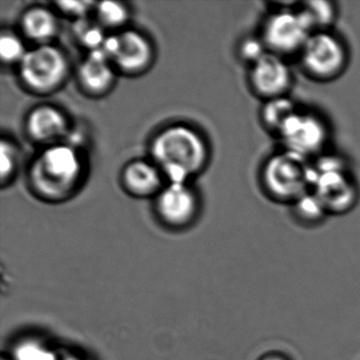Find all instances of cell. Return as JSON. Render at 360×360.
<instances>
[{
    "instance_id": "cell-7",
    "label": "cell",
    "mask_w": 360,
    "mask_h": 360,
    "mask_svg": "<svg viewBox=\"0 0 360 360\" xmlns=\"http://www.w3.org/2000/svg\"><path fill=\"white\" fill-rule=\"evenodd\" d=\"M77 151L69 145H54L41 153L32 169L35 187L50 197L68 193L81 174Z\"/></svg>"
},
{
    "instance_id": "cell-9",
    "label": "cell",
    "mask_w": 360,
    "mask_h": 360,
    "mask_svg": "<svg viewBox=\"0 0 360 360\" xmlns=\"http://www.w3.org/2000/svg\"><path fill=\"white\" fill-rule=\"evenodd\" d=\"M20 75L27 86L37 91H50L58 87L67 75L64 54L49 45L28 51L20 63Z\"/></svg>"
},
{
    "instance_id": "cell-5",
    "label": "cell",
    "mask_w": 360,
    "mask_h": 360,
    "mask_svg": "<svg viewBox=\"0 0 360 360\" xmlns=\"http://www.w3.org/2000/svg\"><path fill=\"white\" fill-rule=\"evenodd\" d=\"M314 33L298 3L281 4L263 18L258 34L267 51L290 60L298 58Z\"/></svg>"
},
{
    "instance_id": "cell-2",
    "label": "cell",
    "mask_w": 360,
    "mask_h": 360,
    "mask_svg": "<svg viewBox=\"0 0 360 360\" xmlns=\"http://www.w3.org/2000/svg\"><path fill=\"white\" fill-rule=\"evenodd\" d=\"M151 153L170 184H186L189 176L201 169L207 157L201 136L185 126L163 130L153 140Z\"/></svg>"
},
{
    "instance_id": "cell-17",
    "label": "cell",
    "mask_w": 360,
    "mask_h": 360,
    "mask_svg": "<svg viewBox=\"0 0 360 360\" xmlns=\"http://www.w3.org/2000/svg\"><path fill=\"white\" fill-rule=\"evenodd\" d=\"M22 29L29 39L46 44L56 35L58 22L51 12L44 8H34L22 18Z\"/></svg>"
},
{
    "instance_id": "cell-16",
    "label": "cell",
    "mask_w": 360,
    "mask_h": 360,
    "mask_svg": "<svg viewBox=\"0 0 360 360\" xmlns=\"http://www.w3.org/2000/svg\"><path fill=\"white\" fill-rule=\"evenodd\" d=\"M314 32L334 30L339 18V6L328 0H309L298 3Z\"/></svg>"
},
{
    "instance_id": "cell-13",
    "label": "cell",
    "mask_w": 360,
    "mask_h": 360,
    "mask_svg": "<svg viewBox=\"0 0 360 360\" xmlns=\"http://www.w3.org/2000/svg\"><path fill=\"white\" fill-rule=\"evenodd\" d=\"M108 56L102 48L92 50L87 60L79 69V77L86 89L94 94H101L110 87L113 71L109 65Z\"/></svg>"
},
{
    "instance_id": "cell-21",
    "label": "cell",
    "mask_w": 360,
    "mask_h": 360,
    "mask_svg": "<svg viewBox=\"0 0 360 360\" xmlns=\"http://www.w3.org/2000/svg\"><path fill=\"white\" fill-rule=\"evenodd\" d=\"M98 18L109 27H117L127 20L128 12L122 4L115 1H103L96 8Z\"/></svg>"
},
{
    "instance_id": "cell-26",
    "label": "cell",
    "mask_w": 360,
    "mask_h": 360,
    "mask_svg": "<svg viewBox=\"0 0 360 360\" xmlns=\"http://www.w3.org/2000/svg\"><path fill=\"white\" fill-rule=\"evenodd\" d=\"M58 360H88L84 356L77 355V354L67 353L60 354V359Z\"/></svg>"
},
{
    "instance_id": "cell-22",
    "label": "cell",
    "mask_w": 360,
    "mask_h": 360,
    "mask_svg": "<svg viewBox=\"0 0 360 360\" xmlns=\"http://www.w3.org/2000/svg\"><path fill=\"white\" fill-rule=\"evenodd\" d=\"M24 44L11 33H4L0 39V56L5 63H20L26 56Z\"/></svg>"
},
{
    "instance_id": "cell-1",
    "label": "cell",
    "mask_w": 360,
    "mask_h": 360,
    "mask_svg": "<svg viewBox=\"0 0 360 360\" xmlns=\"http://www.w3.org/2000/svg\"><path fill=\"white\" fill-rule=\"evenodd\" d=\"M311 191L330 216L352 212L360 199V187L349 162L328 150L311 161Z\"/></svg>"
},
{
    "instance_id": "cell-4",
    "label": "cell",
    "mask_w": 360,
    "mask_h": 360,
    "mask_svg": "<svg viewBox=\"0 0 360 360\" xmlns=\"http://www.w3.org/2000/svg\"><path fill=\"white\" fill-rule=\"evenodd\" d=\"M297 62L303 75L311 81L333 83L347 72L351 50L336 31H317L307 39Z\"/></svg>"
},
{
    "instance_id": "cell-12",
    "label": "cell",
    "mask_w": 360,
    "mask_h": 360,
    "mask_svg": "<svg viewBox=\"0 0 360 360\" xmlns=\"http://www.w3.org/2000/svg\"><path fill=\"white\" fill-rule=\"evenodd\" d=\"M27 128L34 140L49 142L64 136L68 125L66 117L60 111L53 107L44 106L31 112Z\"/></svg>"
},
{
    "instance_id": "cell-20",
    "label": "cell",
    "mask_w": 360,
    "mask_h": 360,
    "mask_svg": "<svg viewBox=\"0 0 360 360\" xmlns=\"http://www.w3.org/2000/svg\"><path fill=\"white\" fill-rule=\"evenodd\" d=\"M267 53L269 51L259 34L244 37L238 48L240 60L248 64V68Z\"/></svg>"
},
{
    "instance_id": "cell-14",
    "label": "cell",
    "mask_w": 360,
    "mask_h": 360,
    "mask_svg": "<svg viewBox=\"0 0 360 360\" xmlns=\"http://www.w3.org/2000/svg\"><path fill=\"white\" fill-rule=\"evenodd\" d=\"M299 106L300 104L292 100L290 96L264 101L259 111L261 126L267 134L277 138L280 130Z\"/></svg>"
},
{
    "instance_id": "cell-23",
    "label": "cell",
    "mask_w": 360,
    "mask_h": 360,
    "mask_svg": "<svg viewBox=\"0 0 360 360\" xmlns=\"http://www.w3.org/2000/svg\"><path fill=\"white\" fill-rule=\"evenodd\" d=\"M77 35L83 45L90 50L98 49L102 47L106 37L103 35L102 29L98 26H94L86 20H81L77 24Z\"/></svg>"
},
{
    "instance_id": "cell-28",
    "label": "cell",
    "mask_w": 360,
    "mask_h": 360,
    "mask_svg": "<svg viewBox=\"0 0 360 360\" xmlns=\"http://www.w3.org/2000/svg\"><path fill=\"white\" fill-rule=\"evenodd\" d=\"M1 360H12V359H11V357L7 358V357H5V356H3V359H1Z\"/></svg>"
},
{
    "instance_id": "cell-18",
    "label": "cell",
    "mask_w": 360,
    "mask_h": 360,
    "mask_svg": "<svg viewBox=\"0 0 360 360\" xmlns=\"http://www.w3.org/2000/svg\"><path fill=\"white\" fill-rule=\"evenodd\" d=\"M288 207L292 219L303 226H317L330 217L323 204L311 191H307Z\"/></svg>"
},
{
    "instance_id": "cell-3",
    "label": "cell",
    "mask_w": 360,
    "mask_h": 360,
    "mask_svg": "<svg viewBox=\"0 0 360 360\" xmlns=\"http://www.w3.org/2000/svg\"><path fill=\"white\" fill-rule=\"evenodd\" d=\"M259 184L269 201L290 206L311 191V161L279 149L261 164Z\"/></svg>"
},
{
    "instance_id": "cell-15",
    "label": "cell",
    "mask_w": 360,
    "mask_h": 360,
    "mask_svg": "<svg viewBox=\"0 0 360 360\" xmlns=\"http://www.w3.org/2000/svg\"><path fill=\"white\" fill-rule=\"evenodd\" d=\"M124 181L136 195H150L161 184V174L157 167L148 162L136 161L128 165L124 172Z\"/></svg>"
},
{
    "instance_id": "cell-25",
    "label": "cell",
    "mask_w": 360,
    "mask_h": 360,
    "mask_svg": "<svg viewBox=\"0 0 360 360\" xmlns=\"http://www.w3.org/2000/svg\"><path fill=\"white\" fill-rule=\"evenodd\" d=\"M92 5L94 4L88 3V1H60L58 3V8L64 13L79 18H84Z\"/></svg>"
},
{
    "instance_id": "cell-8",
    "label": "cell",
    "mask_w": 360,
    "mask_h": 360,
    "mask_svg": "<svg viewBox=\"0 0 360 360\" xmlns=\"http://www.w3.org/2000/svg\"><path fill=\"white\" fill-rule=\"evenodd\" d=\"M248 79L250 91L261 102L290 96L295 84L288 60L271 52L248 68Z\"/></svg>"
},
{
    "instance_id": "cell-19",
    "label": "cell",
    "mask_w": 360,
    "mask_h": 360,
    "mask_svg": "<svg viewBox=\"0 0 360 360\" xmlns=\"http://www.w3.org/2000/svg\"><path fill=\"white\" fill-rule=\"evenodd\" d=\"M60 352L49 343L39 338H26L18 341L13 347L12 360H58Z\"/></svg>"
},
{
    "instance_id": "cell-10",
    "label": "cell",
    "mask_w": 360,
    "mask_h": 360,
    "mask_svg": "<svg viewBox=\"0 0 360 360\" xmlns=\"http://www.w3.org/2000/svg\"><path fill=\"white\" fill-rule=\"evenodd\" d=\"M157 206L164 221L172 225H182L193 218L197 202L186 184H170L162 191Z\"/></svg>"
},
{
    "instance_id": "cell-11",
    "label": "cell",
    "mask_w": 360,
    "mask_h": 360,
    "mask_svg": "<svg viewBox=\"0 0 360 360\" xmlns=\"http://www.w3.org/2000/svg\"><path fill=\"white\" fill-rule=\"evenodd\" d=\"M150 45L140 33L127 31L117 35V48L112 60L125 71L144 69L151 60Z\"/></svg>"
},
{
    "instance_id": "cell-6",
    "label": "cell",
    "mask_w": 360,
    "mask_h": 360,
    "mask_svg": "<svg viewBox=\"0 0 360 360\" xmlns=\"http://www.w3.org/2000/svg\"><path fill=\"white\" fill-rule=\"evenodd\" d=\"M276 139L280 149L313 161L330 149L332 126L319 110L300 105Z\"/></svg>"
},
{
    "instance_id": "cell-27",
    "label": "cell",
    "mask_w": 360,
    "mask_h": 360,
    "mask_svg": "<svg viewBox=\"0 0 360 360\" xmlns=\"http://www.w3.org/2000/svg\"><path fill=\"white\" fill-rule=\"evenodd\" d=\"M261 360H288L284 356L278 355V354H271V355L265 356Z\"/></svg>"
},
{
    "instance_id": "cell-24",
    "label": "cell",
    "mask_w": 360,
    "mask_h": 360,
    "mask_svg": "<svg viewBox=\"0 0 360 360\" xmlns=\"http://www.w3.org/2000/svg\"><path fill=\"white\" fill-rule=\"evenodd\" d=\"M15 166V150L11 143L1 142V179L5 181L10 178Z\"/></svg>"
}]
</instances>
